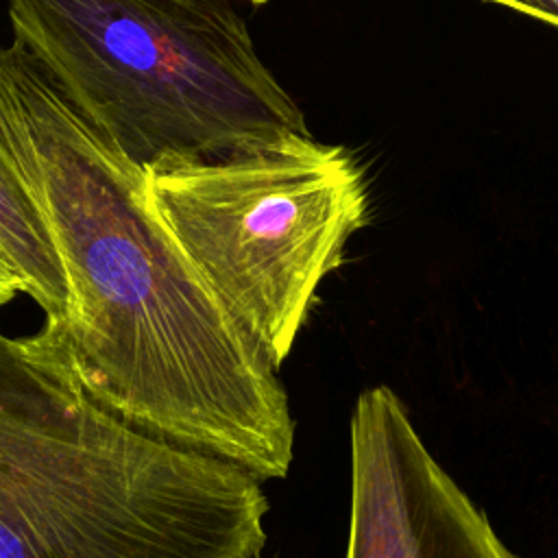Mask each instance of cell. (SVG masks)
I'll use <instances>...</instances> for the list:
<instances>
[{"label": "cell", "mask_w": 558, "mask_h": 558, "mask_svg": "<svg viewBox=\"0 0 558 558\" xmlns=\"http://www.w3.org/2000/svg\"><path fill=\"white\" fill-rule=\"evenodd\" d=\"M0 144L52 233L68 307L41 327L81 386L146 432L286 477L294 421L277 368L159 220L144 170L15 41L0 48Z\"/></svg>", "instance_id": "obj_1"}, {"label": "cell", "mask_w": 558, "mask_h": 558, "mask_svg": "<svg viewBox=\"0 0 558 558\" xmlns=\"http://www.w3.org/2000/svg\"><path fill=\"white\" fill-rule=\"evenodd\" d=\"M251 471L100 405L50 333H0V558H259Z\"/></svg>", "instance_id": "obj_2"}, {"label": "cell", "mask_w": 558, "mask_h": 558, "mask_svg": "<svg viewBox=\"0 0 558 558\" xmlns=\"http://www.w3.org/2000/svg\"><path fill=\"white\" fill-rule=\"evenodd\" d=\"M13 41L137 168L310 133L231 0H7Z\"/></svg>", "instance_id": "obj_3"}, {"label": "cell", "mask_w": 558, "mask_h": 558, "mask_svg": "<svg viewBox=\"0 0 558 558\" xmlns=\"http://www.w3.org/2000/svg\"><path fill=\"white\" fill-rule=\"evenodd\" d=\"M150 207L231 318L279 368L316 288L368 220L357 159L312 133L144 170Z\"/></svg>", "instance_id": "obj_4"}, {"label": "cell", "mask_w": 558, "mask_h": 558, "mask_svg": "<svg viewBox=\"0 0 558 558\" xmlns=\"http://www.w3.org/2000/svg\"><path fill=\"white\" fill-rule=\"evenodd\" d=\"M344 558H517L386 386L364 390L351 414Z\"/></svg>", "instance_id": "obj_5"}, {"label": "cell", "mask_w": 558, "mask_h": 558, "mask_svg": "<svg viewBox=\"0 0 558 558\" xmlns=\"http://www.w3.org/2000/svg\"><path fill=\"white\" fill-rule=\"evenodd\" d=\"M0 259L22 279L24 292L44 310V323H61L68 283L48 222L0 144Z\"/></svg>", "instance_id": "obj_6"}, {"label": "cell", "mask_w": 558, "mask_h": 558, "mask_svg": "<svg viewBox=\"0 0 558 558\" xmlns=\"http://www.w3.org/2000/svg\"><path fill=\"white\" fill-rule=\"evenodd\" d=\"M488 2L506 4L525 15H532L536 20L558 26V0H488Z\"/></svg>", "instance_id": "obj_7"}, {"label": "cell", "mask_w": 558, "mask_h": 558, "mask_svg": "<svg viewBox=\"0 0 558 558\" xmlns=\"http://www.w3.org/2000/svg\"><path fill=\"white\" fill-rule=\"evenodd\" d=\"M20 292H24L22 279L0 259V307L9 305Z\"/></svg>", "instance_id": "obj_8"}, {"label": "cell", "mask_w": 558, "mask_h": 558, "mask_svg": "<svg viewBox=\"0 0 558 558\" xmlns=\"http://www.w3.org/2000/svg\"><path fill=\"white\" fill-rule=\"evenodd\" d=\"M246 2H253V4H264V2H268V0H246Z\"/></svg>", "instance_id": "obj_9"}]
</instances>
